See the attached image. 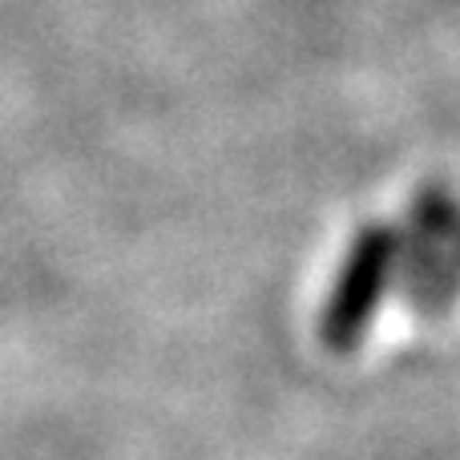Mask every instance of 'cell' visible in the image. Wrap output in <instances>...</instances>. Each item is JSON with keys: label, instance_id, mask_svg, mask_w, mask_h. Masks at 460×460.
Listing matches in <instances>:
<instances>
[{"label": "cell", "instance_id": "6da1fadb", "mask_svg": "<svg viewBox=\"0 0 460 460\" xmlns=\"http://www.w3.org/2000/svg\"><path fill=\"white\" fill-rule=\"evenodd\" d=\"M400 262V234L388 223H367L343 251L340 270L319 319V340L332 351H351L367 335V323L380 311L388 283Z\"/></svg>", "mask_w": 460, "mask_h": 460}]
</instances>
